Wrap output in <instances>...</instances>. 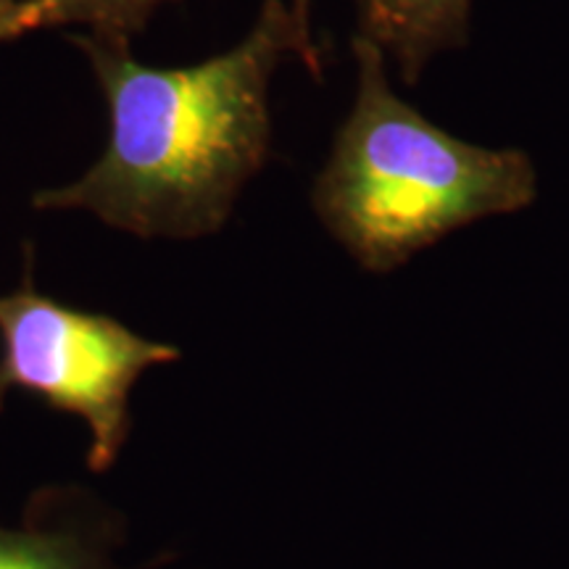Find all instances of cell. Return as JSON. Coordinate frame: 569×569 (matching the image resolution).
Returning <instances> with one entry per match:
<instances>
[{
	"mask_svg": "<svg viewBox=\"0 0 569 569\" xmlns=\"http://www.w3.org/2000/svg\"><path fill=\"white\" fill-rule=\"evenodd\" d=\"M169 0H19L17 17L6 30L3 42L34 30L84 24L92 38L127 40L146 30L148 19Z\"/></svg>",
	"mask_w": 569,
	"mask_h": 569,
	"instance_id": "cell-6",
	"label": "cell"
},
{
	"mask_svg": "<svg viewBox=\"0 0 569 569\" xmlns=\"http://www.w3.org/2000/svg\"><path fill=\"white\" fill-rule=\"evenodd\" d=\"M124 511L82 482H48L17 525L0 522V569H124Z\"/></svg>",
	"mask_w": 569,
	"mask_h": 569,
	"instance_id": "cell-4",
	"label": "cell"
},
{
	"mask_svg": "<svg viewBox=\"0 0 569 569\" xmlns=\"http://www.w3.org/2000/svg\"><path fill=\"white\" fill-rule=\"evenodd\" d=\"M361 38L396 61L407 84H417L436 56L469 40L472 0H356Z\"/></svg>",
	"mask_w": 569,
	"mask_h": 569,
	"instance_id": "cell-5",
	"label": "cell"
},
{
	"mask_svg": "<svg viewBox=\"0 0 569 569\" xmlns=\"http://www.w3.org/2000/svg\"><path fill=\"white\" fill-rule=\"evenodd\" d=\"M17 9L19 0H0V42H3L6 30H9L13 17H17Z\"/></svg>",
	"mask_w": 569,
	"mask_h": 569,
	"instance_id": "cell-8",
	"label": "cell"
},
{
	"mask_svg": "<svg viewBox=\"0 0 569 569\" xmlns=\"http://www.w3.org/2000/svg\"><path fill=\"white\" fill-rule=\"evenodd\" d=\"M351 51L356 101L311 206L356 264L388 274L459 227L536 203L530 153L453 138L396 96L375 42L353 34Z\"/></svg>",
	"mask_w": 569,
	"mask_h": 569,
	"instance_id": "cell-2",
	"label": "cell"
},
{
	"mask_svg": "<svg viewBox=\"0 0 569 569\" xmlns=\"http://www.w3.org/2000/svg\"><path fill=\"white\" fill-rule=\"evenodd\" d=\"M109 103V142L67 188L32 196L40 211H90L138 238L193 240L224 227L272 140L269 80L288 53L322 77V53L298 32L290 6L264 0L232 51L196 67L153 69L127 40L69 34Z\"/></svg>",
	"mask_w": 569,
	"mask_h": 569,
	"instance_id": "cell-1",
	"label": "cell"
},
{
	"mask_svg": "<svg viewBox=\"0 0 569 569\" xmlns=\"http://www.w3.org/2000/svg\"><path fill=\"white\" fill-rule=\"evenodd\" d=\"M24 251V280L0 296V411L11 393H30L77 417L90 432L88 469L103 475L130 443L138 380L180 361L182 351L142 338L109 315L40 293L32 280V246Z\"/></svg>",
	"mask_w": 569,
	"mask_h": 569,
	"instance_id": "cell-3",
	"label": "cell"
},
{
	"mask_svg": "<svg viewBox=\"0 0 569 569\" xmlns=\"http://www.w3.org/2000/svg\"><path fill=\"white\" fill-rule=\"evenodd\" d=\"M290 13H293L296 27H298V32H301V38L309 42L311 48H319L315 34H311V0H293V6H290Z\"/></svg>",
	"mask_w": 569,
	"mask_h": 569,
	"instance_id": "cell-7",
	"label": "cell"
}]
</instances>
